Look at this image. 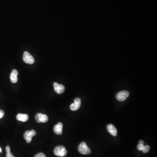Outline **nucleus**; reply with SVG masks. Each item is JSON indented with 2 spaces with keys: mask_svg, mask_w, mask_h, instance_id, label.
<instances>
[{
  "mask_svg": "<svg viewBox=\"0 0 157 157\" xmlns=\"http://www.w3.org/2000/svg\"><path fill=\"white\" fill-rule=\"evenodd\" d=\"M67 150L63 146H58L56 147L54 150V153L55 155L59 157H65L67 154Z\"/></svg>",
  "mask_w": 157,
  "mask_h": 157,
  "instance_id": "1",
  "label": "nucleus"
},
{
  "mask_svg": "<svg viewBox=\"0 0 157 157\" xmlns=\"http://www.w3.org/2000/svg\"><path fill=\"white\" fill-rule=\"evenodd\" d=\"M78 150L79 152L82 154H89L91 152L90 148L84 142H81L80 144L78 147Z\"/></svg>",
  "mask_w": 157,
  "mask_h": 157,
  "instance_id": "2",
  "label": "nucleus"
},
{
  "mask_svg": "<svg viewBox=\"0 0 157 157\" xmlns=\"http://www.w3.org/2000/svg\"><path fill=\"white\" fill-rule=\"evenodd\" d=\"M129 95V92L128 91L123 90L117 93L116 95V98L118 101H123L128 97Z\"/></svg>",
  "mask_w": 157,
  "mask_h": 157,
  "instance_id": "3",
  "label": "nucleus"
},
{
  "mask_svg": "<svg viewBox=\"0 0 157 157\" xmlns=\"http://www.w3.org/2000/svg\"><path fill=\"white\" fill-rule=\"evenodd\" d=\"M36 134V132L34 130H27L24 134V137L26 140L27 143H29L31 142L32 137Z\"/></svg>",
  "mask_w": 157,
  "mask_h": 157,
  "instance_id": "4",
  "label": "nucleus"
},
{
  "mask_svg": "<svg viewBox=\"0 0 157 157\" xmlns=\"http://www.w3.org/2000/svg\"><path fill=\"white\" fill-rule=\"evenodd\" d=\"M23 59L26 63L32 64L35 62L34 57L28 52H25L24 53Z\"/></svg>",
  "mask_w": 157,
  "mask_h": 157,
  "instance_id": "5",
  "label": "nucleus"
},
{
  "mask_svg": "<svg viewBox=\"0 0 157 157\" xmlns=\"http://www.w3.org/2000/svg\"><path fill=\"white\" fill-rule=\"evenodd\" d=\"M35 119L38 123H46L48 121V118L46 114L38 113L35 116Z\"/></svg>",
  "mask_w": 157,
  "mask_h": 157,
  "instance_id": "6",
  "label": "nucleus"
},
{
  "mask_svg": "<svg viewBox=\"0 0 157 157\" xmlns=\"http://www.w3.org/2000/svg\"><path fill=\"white\" fill-rule=\"evenodd\" d=\"M81 100L80 98H76L74 100V103L71 104L70 106L71 110L72 111H76L78 110L81 107Z\"/></svg>",
  "mask_w": 157,
  "mask_h": 157,
  "instance_id": "7",
  "label": "nucleus"
},
{
  "mask_svg": "<svg viewBox=\"0 0 157 157\" xmlns=\"http://www.w3.org/2000/svg\"><path fill=\"white\" fill-rule=\"evenodd\" d=\"M53 86L55 91L57 94H60L65 92V87L62 84H59L57 83L54 82L53 83Z\"/></svg>",
  "mask_w": 157,
  "mask_h": 157,
  "instance_id": "8",
  "label": "nucleus"
},
{
  "mask_svg": "<svg viewBox=\"0 0 157 157\" xmlns=\"http://www.w3.org/2000/svg\"><path fill=\"white\" fill-rule=\"evenodd\" d=\"M63 124L61 122L59 123L54 127V131L57 134L61 135L63 133Z\"/></svg>",
  "mask_w": 157,
  "mask_h": 157,
  "instance_id": "9",
  "label": "nucleus"
},
{
  "mask_svg": "<svg viewBox=\"0 0 157 157\" xmlns=\"http://www.w3.org/2000/svg\"><path fill=\"white\" fill-rule=\"evenodd\" d=\"M18 71L16 70H13L10 74V81L11 82L13 83H16L18 81Z\"/></svg>",
  "mask_w": 157,
  "mask_h": 157,
  "instance_id": "10",
  "label": "nucleus"
},
{
  "mask_svg": "<svg viewBox=\"0 0 157 157\" xmlns=\"http://www.w3.org/2000/svg\"><path fill=\"white\" fill-rule=\"evenodd\" d=\"M107 131L112 135L115 137L117 135V130L116 127L112 124H109L107 126Z\"/></svg>",
  "mask_w": 157,
  "mask_h": 157,
  "instance_id": "11",
  "label": "nucleus"
},
{
  "mask_svg": "<svg viewBox=\"0 0 157 157\" xmlns=\"http://www.w3.org/2000/svg\"><path fill=\"white\" fill-rule=\"evenodd\" d=\"M29 117L28 115L26 114H22L18 113L16 116V119L18 121H21L22 122H26L29 120Z\"/></svg>",
  "mask_w": 157,
  "mask_h": 157,
  "instance_id": "12",
  "label": "nucleus"
},
{
  "mask_svg": "<svg viewBox=\"0 0 157 157\" xmlns=\"http://www.w3.org/2000/svg\"><path fill=\"white\" fill-rule=\"evenodd\" d=\"M6 152V157H14L11 152V149L9 146H7L5 147Z\"/></svg>",
  "mask_w": 157,
  "mask_h": 157,
  "instance_id": "13",
  "label": "nucleus"
},
{
  "mask_svg": "<svg viewBox=\"0 0 157 157\" xmlns=\"http://www.w3.org/2000/svg\"><path fill=\"white\" fill-rule=\"evenodd\" d=\"M150 147L149 146L147 145H145L144 146V147H143V149H142V152L144 153H146L148 152H149V151L150 150Z\"/></svg>",
  "mask_w": 157,
  "mask_h": 157,
  "instance_id": "14",
  "label": "nucleus"
},
{
  "mask_svg": "<svg viewBox=\"0 0 157 157\" xmlns=\"http://www.w3.org/2000/svg\"><path fill=\"white\" fill-rule=\"evenodd\" d=\"M34 157H46V156L44 153L41 152L36 154Z\"/></svg>",
  "mask_w": 157,
  "mask_h": 157,
  "instance_id": "15",
  "label": "nucleus"
},
{
  "mask_svg": "<svg viewBox=\"0 0 157 157\" xmlns=\"http://www.w3.org/2000/svg\"><path fill=\"white\" fill-rule=\"evenodd\" d=\"M144 146L145 145L143 144H139V145H138L137 146V149L139 151H142Z\"/></svg>",
  "mask_w": 157,
  "mask_h": 157,
  "instance_id": "16",
  "label": "nucleus"
},
{
  "mask_svg": "<svg viewBox=\"0 0 157 157\" xmlns=\"http://www.w3.org/2000/svg\"><path fill=\"white\" fill-rule=\"evenodd\" d=\"M5 115V112L3 110H0V119L3 117Z\"/></svg>",
  "mask_w": 157,
  "mask_h": 157,
  "instance_id": "17",
  "label": "nucleus"
},
{
  "mask_svg": "<svg viewBox=\"0 0 157 157\" xmlns=\"http://www.w3.org/2000/svg\"><path fill=\"white\" fill-rule=\"evenodd\" d=\"M139 144H143V145H144V141H143L142 140L139 141Z\"/></svg>",
  "mask_w": 157,
  "mask_h": 157,
  "instance_id": "18",
  "label": "nucleus"
},
{
  "mask_svg": "<svg viewBox=\"0 0 157 157\" xmlns=\"http://www.w3.org/2000/svg\"><path fill=\"white\" fill-rule=\"evenodd\" d=\"M0 152H2V150H1V147H0Z\"/></svg>",
  "mask_w": 157,
  "mask_h": 157,
  "instance_id": "19",
  "label": "nucleus"
}]
</instances>
